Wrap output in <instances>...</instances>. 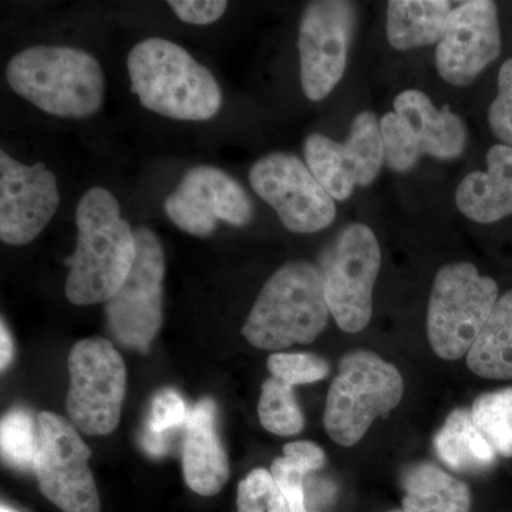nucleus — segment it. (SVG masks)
Returning <instances> with one entry per match:
<instances>
[{
    "label": "nucleus",
    "mask_w": 512,
    "mask_h": 512,
    "mask_svg": "<svg viewBox=\"0 0 512 512\" xmlns=\"http://www.w3.org/2000/svg\"><path fill=\"white\" fill-rule=\"evenodd\" d=\"M76 251L66 298L76 306L110 301L130 275L137 256L136 234L121 217L119 202L103 187L90 188L76 210Z\"/></svg>",
    "instance_id": "1"
},
{
    "label": "nucleus",
    "mask_w": 512,
    "mask_h": 512,
    "mask_svg": "<svg viewBox=\"0 0 512 512\" xmlns=\"http://www.w3.org/2000/svg\"><path fill=\"white\" fill-rule=\"evenodd\" d=\"M131 90L144 109L168 119L205 121L222 107L220 84L177 43L151 37L128 53Z\"/></svg>",
    "instance_id": "2"
},
{
    "label": "nucleus",
    "mask_w": 512,
    "mask_h": 512,
    "mask_svg": "<svg viewBox=\"0 0 512 512\" xmlns=\"http://www.w3.org/2000/svg\"><path fill=\"white\" fill-rule=\"evenodd\" d=\"M330 316L320 266L292 261L265 282L242 335L262 350L309 345L326 329Z\"/></svg>",
    "instance_id": "3"
},
{
    "label": "nucleus",
    "mask_w": 512,
    "mask_h": 512,
    "mask_svg": "<svg viewBox=\"0 0 512 512\" xmlns=\"http://www.w3.org/2000/svg\"><path fill=\"white\" fill-rule=\"evenodd\" d=\"M13 92L37 109L63 119H86L104 100V73L90 53L76 47L35 46L8 64Z\"/></svg>",
    "instance_id": "4"
},
{
    "label": "nucleus",
    "mask_w": 512,
    "mask_h": 512,
    "mask_svg": "<svg viewBox=\"0 0 512 512\" xmlns=\"http://www.w3.org/2000/svg\"><path fill=\"white\" fill-rule=\"evenodd\" d=\"M403 394V377L392 363L370 350L346 353L329 387L323 413L326 433L339 446H355L377 417L399 406Z\"/></svg>",
    "instance_id": "5"
},
{
    "label": "nucleus",
    "mask_w": 512,
    "mask_h": 512,
    "mask_svg": "<svg viewBox=\"0 0 512 512\" xmlns=\"http://www.w3.org/2000/svg\"><path fill=\"white\" fill-rule=\"evenodd\" d=\"M498 285L470 262L441 266L431 286L427 305V338L444 360L467 356L494 311Z\"/></svg>",
    "instance_id": "6"
},
{
    "label": "nucleus",
    "mask_w": 512,
    "mask_h": 512,
    "mask_svg": "<svg viewBox=\"0 0 512 512\" xmlns=\"http://www.w3.org/2000/svg\"><path fill=\"white\" fill-rule=\"evenodd\" d=\"M386 164L404 174L423 157L453 161L463 156L468 141L466 123L448 106H434L429 94L406 89L393 100V110L380 119Z\"/></svg>",
    "instance_id": "7"
},
{
    "label": "nucleus",
    "mask_w": 512,
    "mask_h": 512,
    "mask_svg": "<svg viewBox=\"0 0 512 512\" xmlns=\"http://www.w3.org/2000/svg\"><path fill=\"white\" fill-rule=\"evenodd\" d=\"M382 268V248L375 231L352 222L322 258L323 282L330 315L343 332L359 333L373 315V291Z\"/></svg>",
    "instance_id": "8"
},
{
    "label": "nucleus",
    "mask_w": 512,
    "mask_h": 512,
    "mask_svg": "<svg viewBox=\"0 0 512 512\" xmlns=\"http://www.w3.org/2000/svg\"><path fill=\"white\" fill-rule=\"evenodd\" d=\"M70 389L66 410L77 430L87 436H107L119 426L127 389L123 357L110 340H80L67 360Z\"/></svg>",
    "instance_id": "9"
},
{
    "label": "nucleus",
    "mask_w": 512,
    "mask_h": 512,
    "mask_svg": "<svg viewBox=\"0 0 512 512\" xmlns=\"http://www.w3.org/2000/svg\"><path fill=\"white\" fill-rule=\"evenodd\" d=\"M137 256L124 284L106 302L107 323L126 348L147 352L163 325L165 255L151 229L137 228Z\"/></svg>",
    "instance_id": "10"
},
{
    "label": "nucleus",
    "mask_w": 512,
    "mask_h": 512,
    "mask_svg": "<svg viewBox=\"0 0 512 512\" xmlns=\"http://www.w3.org/2000/svg\"><path fill=\"white\" fill-rule=\"evenodd\" d=\"M40 444L35 474L40 493L63 512H100L92 450L72 421L43 412L37 417Z\"/></svg>",
    "instance_id": "11"
},
{
    "label": "nucleus",
    "mask_w": 512,
    "mask_h": 512,
    "mask_svg": "<svg viewBox=\"0 0 512 512\" xmlns=\"http://www.w3.org/2000/svg\"><path fill=\"white\" fill-rule=\"evenodd\" d=\"M303 156L313 177L333 200H349L357 187L375 183L386 164L380 119L373 111H360L343 143L313 133L303 143Z\"/></svg>",
    "instance_id": "12"
},
{
    "label": "nucleus",
    "mask_w": 512,
    "mask_h": 512,
    "mask_svg": "<svg viewBox=\"0 0 512 512\" xmlns=\"http://www.w3.org/2000/svg\"><path fill=\"white\" fill-rule=\"evenodd\" d=\"M356 25L355 3L316 0L306 5L298 49L302 90L309 100H325L345 76Z\"/></svg>",
    "instance_id": "13"
},
{
    "label": "nucleus",
    "mask_w": 512,
    "mask_h": 512,
    "mask_svg": "<svg viewBox=\"0 0 512 512\" xmlns=\"http://www.w3.org/2000/svg\"><path fill=\"white\" fill-rule=\"evenodd\" d=\"M249 183L256 194L274 208L286 229L295 234H316L335 221L336 201L313 177L301 158L271 153L259 158Z\"/></svg>",
    "instance_id": "14"
},
{
    "label": "nucleus",
    "mask_w": 512,
    "mask_h": 512,
    "mask_svg": "<svg viewBox=\"0 0 512 512\" xmlns=\"http://www.w3.org/2000/svg\"><path fill=\"white\" fill-rule=\"evenodd\" d=\"M168 218L192 237L207 238L220 222L245 227L254 204L245 188L221 168L198 165L185 173L177 190L164 201Z\"/></svg>",
    "instance_id": "15"
},
{
    "label": "nucleus",
    "mask_w": 512,
    "mask_h": 512,
    "mask_svg": "<svg viewBox=\"0 0 512 512\" xmlns=\"http://www.w3.org/2000/svg\"><path fill=\"white\" fill-rule=\"evenodd\" d=\"M497 3L468 0L456 3L436 47V69L444 82L467 87L501 55Z\"/></svg>",
    "instance_id": "16"
},
{
    "label": "nucleus",
    "mask_w": 512,
    "mask_h": 512,
    "mask_svg": "<svg viewBox=\"0 0 512 512\" xmlns=\"http://www.w3.org/2000/svg\"><path fill=\"white\" fill-rule=\"evenodd\" d=\"M60 204L55 174L46 165H26L0 153V239L26 245L39 237Z\"/></svg>",
    "instance_id": "17"
},
{
    "label": "nucleus",
    "mask_w": 512,
    "mask_h": 512,
    "mask_svg": "<svg viewBox=\"0 0 512 512\" xmlns=\"http://www.w3.org/2000/svg\"><path fill=\"white\" fill-rule=\"evenodd\" d=\"M217 406L214 400L202 399L191 410L183 447L185 483L194 493L212 497L228 483L231 468L227 451L217 429Z\"/></svg>",
    "instance_id": "18"
},
{
    "label": "nucleus",
    "mask_w": 512,
    "mask_h": 512,
    "mask_svg": "<svg viewBox=\"0 0 512 512\" xmlns=\"http://www.w3.org/2000/svg\"><path fill=\"white\" fill-rule=\"evenodd\" d=\"M487 170L473 171L456 190L457 210L477 224H494L512 215V147L488 150Z\"/></svg>",
    "instance_id": "19"
},
{
    "label": "nucleus",
    "mask_w": 512,
    "mask_h": 512,
    "mask_svg": "<svg viewBox=\"0 0 512 512\" xmlns=\"http://www.w3.org/2000/svg\"><path fill=\"white\" fill-rule=\"evenodd\" d=\"M456 3L448 0H392L387 3L386 36L400 52L437 45Z\"/></svg>",
    "instance_id": "20"
},
{
    "label": "nucleus",
    "mask_w": 512,
    "mask_h": 512,
    "mask_svg": "<svg viewBox=\"0 0 512 512\" xmlns=\"http://www.w3.org/2000/svg\"><path fill=\"white\" fill-rule=\"evenodd\" d=\"M404 512H470L473 497L463 481L439 466L417 463L402 476Z\"/></svg>",
    "instance_id": "21"
},
{
    "label": "nucleus",
    "mask_w": 512,
    "mask_h": 512,
    "mask_svg": "<svg viewBox=\"0 0 512 512\" xmlns=\"http://www.w3.org/2000/svg\"><path fill=\"white\" fill-rule=\"evenodd\" d=\"M437 457L457 473H485L495 466L497 453L484 439L470 410H453L434 439Z\"/></svg>",
    "instance_id": "22"
},
{
    "label": "nucleus",
    "mask_w": 512,
    "mask_h": 512,
    "mask_svg": "<svg viewBox=\"0 0 512 512\" xmlns=\"http://www.w3.org/2000/svg\"><path fill=\"white\" fill-rule=\"evenodd\" d=\"M474 375L491 380H512V289L498 299L467 355Z\"/></svg>",
    "instance_id": "23"
},
{
    "label": "nucleus",
    "mask_w": 512,
    "mask_h": 512,
    "mask_svg": "<svg viewBox=\"0 0 512 512\" xmlns=\"http://www.w3.org/2000/svg\"><path fill=\"white\" fill-rule=\"evenodd\" d=\"M325 451L312 441H292L284 447V457L274 460L271 474L284 494L289 512H312L306 507L305 477L325 467Z\"/></svg>",
    "instance_id": "24"
},
{
    "label": "nucleus",
    "mask_w": 512,
    "mask_h": 512,
    "mask_svg": "<svg viewBox=\"0 0 512 512\" xmlns=\"http://www.w3.org/2000/svg\"><path fill=\"white\" fill-rule=\"evenodd\" d=\"M470 412L497 456L512 458V387L480 394Z\"/></svg>",
    "instance_id": "25"
},
{
    "label": "nucleus",
    "mask_w": 512,
    "mask_h": 512,
    "mask_svg": "<svg viewBox=\"0 0 512 512\" xmlns=\"http://www.w3.org/2000/svg\"><path fill=\"white\" fill-rule=\"evenodd\" d=\"M258 416L262 427L276 436H296L305 427V417L293 387L275 377H269L262 384Z\"/></svg>",
    "instance_id": "26"
},
{
    "label": "nucleus",
    "mask_w": 512,
    "mask_h": 512,
    "mask_svg": "<svg viewBox=\"0 0 512 512\" xmlns=\"http://www.w3.org/2000/svg\"><path fill=\"white\" fill-rule=\"evenodd\" d=\"M40 433L32 414L25 409H13L2 419L0 447L2 457L9 466L18 470H35L39 453Z\"/></svg>",
    "instance_id": "27"
},
{
    "label": "nucleus",
    "mask_w": 512,
    "mask_h": 512,
    "mask_svg": "<svg viewBox=\"0 0 512 512\" xmlns=\"http://www.w3.org/2000/svg\"><path fill=\"white\" fill-rule=\"evenodd\" d=\"M238 512H289L271 471L256 468L238 484Z\"/></svg>",
    "instance_id": "28"
},
{
    "label": "nucleus",
    "mask_w": 512,
    "mask_h": 512,
    "mask_svg": "<svg viewBox=\"0 0 512 512\" xmlns=\"http://www.w3.org/2000/svg\"><path fill=\"white\" fill-rule=\"evenodd\" d=\"M271 377L289 386L312 384L329 375V363L313 353H272L266 362Z\"/></svg>",
    "instance_id": "29"
},
{
    "label": "nucleus",
    "mask_w": 512,
    "mask_h": 512,
    "mask_svg": "<svg viewBox=\"0 0 512 512\" xmlns=\"http://www.w3.org/2000/svg\"><path fill=\"white\" fill-rule=\"evenodd\" d=\"M488 126L501 144L512 147V57L498 72L497 96L488 109Z\"/></svg>",
    "instance_id": "30"
},
{
    "label": "nucleus",
    "mask_w": 512,
    "mask_h": 512,
    "mask_svg": "<svg viewBox=\"0 0 512 512\" xmlns=\"http://www.w3.org/2000/svg\"><path fill=\"white\" fill-rule=\"evenodd\" d=\"M190 413L183 397L175 390H161L151 404L150 417H148L146 427L156 433H168L170 430L187 424Z\"/></svg>",
    "instance_id": "31"
},
{
    "label": "nucleus",
    "mask_w": 512,
    "mask_h": 512,
    "mask_svg": "<svg viewBox=\"0 0 512 512\" xmlns=\"http://www.w3.org/2000/svg\"><path fill=\"white\" fill-rule=\"evenodd\" d=\"M168 6L183 22L205 26L222 18L228 8V2L225 0H171Z\"/></svg>",
    "instance_id": "32"
},
{
    "label": "nucleus",
    "mask_w": 512,
    "mask_h": 512,
    "mask_svg": "<svg viewBox=\"0 0 512 512\" xmlns=\"http://www.w3.org/2000/svg\"><path fill=\"white\" fill-rule=\"evenodd\" d=\"M141 446L150 456H164L168 451L167 433H156V431H151L146 427L143 431V437H141Z\"/></svg>",
    "instance_id": "33"
},
{
    "label": "nucleus",
    "mask_w": 512,
    "mask_h": 512,
    "mask_svg": "<svg viewBox=\"0 0 512 512\" xmlns=\"http://www.w3.org/2000/svg\"><path fill=\"white\" fill-rule=\"evenodd\" d=\"M13 340L10 338L9 330L6 329L5 323L2 322L0 328V369L5 370L13 360Z\"/></svg>",
    "instance_id": "34"
},
{
    "label": "nucleus",
    "mask_w": 512,
    "mask_h": 512,
    "mask_svg": "<svg viewBox=\"0 0 512 512\" xmlns=\"http://www.w3.org/2000/svg\"><path fill=\"white\" fill-rule=\"evenodd\" d=\"M0 512H18V511L12 510V508L6 507V505H2V508H0Z\"/></svg>",
    "instance_id": "35"
},
{
    "label": "nucleus",
    "mask_w": 512,
    "mask_h": 512,
    "mask_svg": "<svg viewBox=\"0 0 512 512\" xmlns=\"http://www.w3.org/2000/svg\"><path fill=\"white\" fill-rule=\"evenodd\" d=\"M389 512H404L403 510H392V511H389Z\"/></svg>",
    "instance_id": "36"
}]
</instances>
